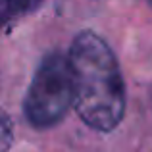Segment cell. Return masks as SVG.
<instances>
[{"label": "cell", "instance_id": "obj_1", "mask_svg": "<svg viewBox=\"0 0 152 152\" xmlns=\"http://www.w3.org/2000/svg\"><path fill=\"white\" fill-rule=\"evenodd\" d=\"M67 56L73 69L77 114L94 131L115 129L125 114V85L114 52L98 35L83 31Z\"/></svg>", "mask_w": 152, "mask_h": 152}, {"label": "cell", "instance_id": "obj_3", "mask_svg": "<svg viewBox=\"0 0 152 152\" xmlns=\"http://www.w3.org/2000/svg\"><path fill=\"white\" fill-rule=\"evenodd\" d=\"M42 0H2V19L4 23L15 21L23 15L35 12Z\"/></svg>", "mask_w": 152, "mask_h": 152}, {"label": "cell", "instance_id": "obj_2", "mask_svg": "<svg viewBox=\"0 0 152 152\" xmlns=\"http://www.w3.org/2000/svg\"><path fill=\"white\" fill-rule=\"evenodd\" d=\"M75 104V81L69 56L48 54L39 66L27 91L23 112L37 129L52 127Z\"/></svg>", "mask_w": 152, "mask_h": 152}]
</instances>
